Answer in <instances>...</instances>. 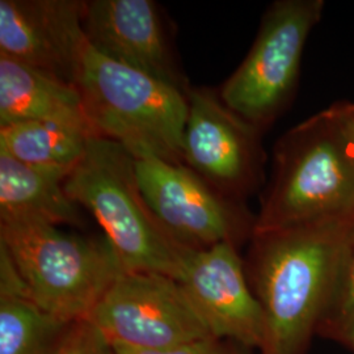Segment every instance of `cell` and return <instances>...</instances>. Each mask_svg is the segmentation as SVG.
<instances>
[{"label": "cell", "mask_w": 354, "mask_h": 354, "mask_svg": "<svg viewBox=\"0 0 354 354\" xmlns=\"http://www.w3.org/2000/svg\"><path fill=\"white\" fill-rule=\"evenodd\" d=\"M354 216L253 234L245 270L266 319L260 354H304L328 302Z\"/></svg>", "instance_id": "cell-1"}, {"label": "cell", "mask_w": 354, "mask_h": 354, "mask_svg": "<svg viewBox=\"0 0 354 354\" xmlns=\"http://www.w3.org/2000/svg\"><path fill=\"white\" fill-rule=\"evenodd\" d=\"M80 13L68 28L70 82L95 134L122 145L136 159L181 165L187 93L96 50L83 33Z\"/></svg>", "instance_id": "cell-2"}, {"label": "cell", "mask_w": 354, "mask_h": 354, "mask_svg": "<svg viewBox=\"0 0 354 354\" xmlns=\"http://www.w3.org/2000/svg\"><path fill=\"white\" fill-rule=\"evenodd\" d=\"M352 216L354 146L328 106L277 142L253 234Z\"/></svg>", "instance_id": "cell-3"}, {"label": "cell", "mask_w": 354, "mask_h": 354, "mask_svg": "<svg viewBox=\"0 0 354 354\" xmlns=\"http://www.w3.org/2000/svg\"><path fill=\"white\" fill-rule=\"evenodd\" d=\"M67 194L102 226L127 272L165 274L178 281L188 248L171 238L146 203L136 174V158L102 137L64 180Z\"/></svg>", "instance_id": "cell-4"}, {"label": "cell", "mask_w": 354, "mask_h": 354, "mask_svg": "<svg viewBox=\"0 0 354 354\" xmlns=\"http://www.w3.org/2000/svg\"><path fill=\"white\" fill-rule=\"evenodd\" d=\"M0 247L30 298L67 326L87 320L125 270L105 236H76L41 221H0Z\"/></svg>", "instance_id": "cell-5"}, {"label": "cell", "mask_w": 354, "mask_h": 354, "mask_svg": "<svg viewBox=\"0 0 354 354\" xmlns=\"http://www.w3.org/2000/svg\"><path fill=\"white\" fill-rule=\"evenodd\" d=\"M324 8V0L272 3L248 54L219 89L228 108L263 133L290 106L304 46Z\"/></svg>", "instance_id": "cell-6"}, {"label": "cell", "mask_w": 354, "mask_h": 354, "mask_svg": "<svg viewBox=\"0 0 354 354\" xmlns=\"http://www.w3.org/2000/svg\"><path fill=\"white\" fill-rule=\"evenodd\" d=\"M87 320L112 348L159 351L215 339L181 283L158 273L124 270Z\"/></svg>", "instance_id": "cell-7"}, {"label": "cell", "mask_w": 354, "mask_h": 354, "mask_svg": "<svg viewBox=\"0 0 354 354\" xmlns=\"http://www.w3.org/2000/svg\"><path fill=\"white\" fill-rule=\"evenodd\" d=\"M136 174L152 213L180 245L201 250L252 238L256 215L245 203L225 196L187 165L146 156L136 159Z\"/></svg>", "instance_id": "cell-8"}, {"label": "cell", "mask_w": 354, "mask_h": 354, "mask_svg": "<svg viewBox=\"0 0 354 354\" xmlns=\"http://www.w3.org/2000/svg\"><path fill=\"white\" fill-rule=\"evenodd\" d=\"M183 163L213 188L245 203L264 183L263 131L230 109L219 91L190 86Z\"/></svg>", "instance_id": "cell-9"}, {"label": "cell", "mask_w": 354, "mask_h": 354, "mask_svg": "<svg viewBox=\"0 0 354 354\" xmlns=\"http://www.w3.org/2000/svg\"><path fill=\"white\" fill-rule=\"evenodd\" d=\"M178 282L216 340L261 352L266 319L234 243L185 251Z\"/></svg>", "instance_id": "cell-10"}, {"label": "cell", "mask_w": 354, "mask_h": 354, "mask_svg": "<svg viewBox=\"0 0 354 354\" xmlns=\"http://www.w3.org/2000/svg\"><path fill=\"white\" fill-rule=\"evenodd\" d=\"M80 24L89 44L108 58L185 93L189 89L155 1H82Z\"/></svg>", "instance_id": "cell-11"}, {"label": "cell", "mask_w": 354, "mask_h": 354, "mask_svg": "<svg viewBox=\"0 0 354 354\" xmlns=\"http://www.w3.org/2000/svg\"><path fill=\"white\" fill-rule=\"evenodd\" d=\"M80 7L77 0H0V54L70 82L68 26Z\"/></svg>", "instance_id": "cell-12"}, {"label": "cell", "mask_w": 354, "mask_h": 354, "mask_svg": "<svg viewBox=\"0 0 354 354\" xmlns=\"http://www.w3.org/2000/svg\"><path fill=\"white\" fill-rule=\"evenodd\" d=\"M23 121L61 122L97 137L73 83L0 54V127Z\"/></svg>", "instance_id": "cell-13"}, {"label": "cell", "mask_w": 354, "mask_h": 354, "mask_svg": "<svg viewBox=\"0 0 354 354\" xmlns=\"http://www.w3.org/2000/svg\"><path fill=\"white\" fill-rule=\"evenodd\" d=\"M67 176L62 171L26 165L0 152V221L82 226L80 206L64 189Z\"/></svg>", "instance_id": "cell-14"}, {"label": "cell", "mask_w": 354, "mask_h": 354, "mask_svg": "<svg viewBox=\"0 0 354 354\" xmlns=\"http://www.w3.org/2000/svg\"><path fill=\"white\" fill-rule=\"evenodd\" d=\"M70 327L30 298L10 254L0 247V354H54Z\"/></svg>", "instance_id": "cell-15"}, {"label": "cell", "mask_w": 354, "mask_h": 354, "mask_svg": "<svg viewBox=\"0 0 354 354\" xmlns=\"http://www.w3.org/2000/svg\"><path fill=\"white\" fill-rule=\"evenodd\" d=\"M95 136L54 121H23L0 127V152L13 159L71 174Z\"/></svg>", "instance_id": "cell-16"}, {"label": "cell", "mask_w": 354, "mask_h": 354, "mask_svg": "<svg viewBox=\"0 0 354 354\" xmlns=\"http://www.w3.org/2000/svg\"><path fill=\"white\" fill-rule=\"evenodd\" d=\"M317 335L349 348L354 340V222L342 247L336 279Z\"/></svg>", "instance_id": "cell-17"}, {"label": "cell", "mask_w": 354, "mask_h": 354, "mask_svg": "<svg viewBox=\"0 0 354 354\" xmlns=\"http://www.w3.org/2000/svg\"><path fill=\"white\" fill-rule=\"evenodd\" d=\"M54 354H114V352L102 332L88 320H83L66 330Z\"/></svg>", "instance_id": "cell-18"}, {"label": "cell", "mask_w": 354, "mask_h": 354, "mask_svg": "<svg viewBox=\"0 0 354 354\" xmlns=\"http://www.w3.org/2000/svg\"><path fill=\"white\" fill-rule=\"evenodd\" d=\"M112 349L114 354H231L222 348L216 339H206L159 351H140L121 346H114Z\"/></svg>", "instance_id": "cell-19"}, {"label": "cell", "mask_w": 354, "mask_h": 354, "mask_svg": "<svg viewBox=\"0 0 354 354\" xmlns=\"http://www.w3.org/2000/svg\"><path fill=\"white\" fill-rule=\"evenodd\" d=\"M348 140L354 146V102H337L330 105Z\"/></svg>", "instance_id": "cell-20"}, {"label": "cell", "mask_w": 354, "mask_h": 354, "mask_svg": "<svg viewBox=\"0 0 354 354\" xmlns=\"http://www.w3.org/2000/svg\"><path fill=\"white\" fill-rule=\"evenodd\" d=\"M351 349H352V351L354 352V340L353 342H352V345H351Z\"/></svg>", "instance_id": "cell-21"}, {"label": "cell", "mask_w": 354, "mask_h": 354, "mask_svg": "<svg viewBox=\"0 0 354 354\" xmlns=\"http://www.w3.org/2000/svg\"><path fill=\"white\" fill-rule=\"evenodd\" d=\"M231 354H245V353H238V352H234V353H231Z\"/></svg>", "instance_id": "cell-22"}]
</instances>
